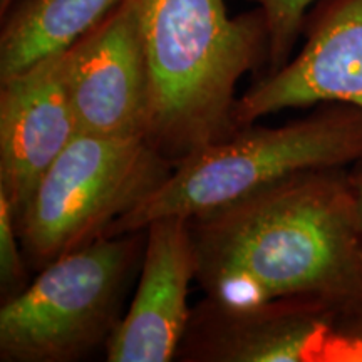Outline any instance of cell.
Masks as SVG:
<instances>
[{
	"label": "cell",
	"instance_id": "obj_2",
	"mask_svg": "<svg viewBox=\"0 0 362 362\" xmlns=\"http://www.w3.org/2000/svg\"><path fill=\"white\" fill-rule=\"evenodd\" d=\"M148 74L146 139L173 165L232 136L235 90L269 61L259 8L232 17L225 0H138Z\"/></svg>",
	"mask_w": 362,
	"mask_h": 362
},
{
	"label": "cell",
	"instance_id": "obj_13",
	"mask_svg": "<svg viewBox=\"0 0 362 362\" xmlns=\"http://www.w3.org/2000/svg\"><path fill=\"white\" fill-rule=\"evenodd\" d=\"M24 255L16 215L7 198L0 194V284L4 302L27 287V262Z\"/></svg>",
	"mask_w": 362,
	"mask_h": 362
},
{
	"label": "cell",
	"instance_id": "obj_9",
	"mask_svg": "<svg viewBox=\"0 0 362 362\" xmlns=\"http://www.w3.org/2000/svg\"><path fill=\"white\" fill-rule=\"evenodd\" d=\"M197 260L189 220L163 216L144 228L141 274L129 309L106 344L110 362H166L178 356L192 312Z\"/></svg>",
	"mask_w": 362,
	"mask_h": 362
},
{
	"label": "cell",
	"instance_id": "obj_8",
	"mask_svg": "<svg viewBox=\"0 0 362 362\" xmlns=\"http://www.w3.org/2000/svg\"><path fill=\"white\" fill-rule=\"evenodd\" d=\"M66 83L81 133L146 138L148 74L138 0H119L101 24L66 49Z\"/></svg>",
	"mask_w": 362,
	"mask_h": 362
},
{
	"label": "cell",
	"instance_id": "obj_4",
	"mask_svg": "<svg viewBox=\"0 0 362 362\" xmlns=\"http://www.w3.org/2000/svg\"><path fill=\"white\" fill-rule=\"evenodd\" d=\"M173 168L144 136L79 133L42 176L17 218L27 260L40 270L57 257L106 237Z\"/></svg>",
	"mask_w": 362,
	"mask_h": 362
},
{
	"label": "cell",
	"instance_id": "obj_3",
	"mask_svg": "<svg viewBox=\"0 0 362 362\" xmlns=\"http://www.w3.org/2000/svg\"><path fill=\"white\" fill-rule=\"evenodd\" d=\"M362 163V110L327 103L277 128H242L171 170L106 237L143 232L163 216L194 220L216 214L302 173Z\"/></svg>",
	"mask_w": 362,
	"mask_h": 362
},
{
	"label": "cell",
	"instance_id": "obj_5",
	"mask_svg": "<svg viewBox=\"0 0 362 362\" xmlns=\"http://www.w3.org/2000/svg\"><path fill=\"white\" fill-rule=\"evenodd\" d=\"M143 232L101 237L42 267L0 310V356L8 362H66L107 344Z\"/></svg>",
	"mask_w": 362,
	"mask_h": 362
},
{
	"label": "cell",
	"instance_id": "obj_14",
	"mask_svg": "<svg viewBox=\"0 0 362 362\" xmlns=\"http://www.w3.org/2000/svg\"><path fill=\"white\" fill-rule=\"evenodd\" d=\"M351 181H352V188H354L357 210H359V218L362 225V163L356 165L354 170L351 171Z\"/></svg>",
	"mask_w": 362,
	"mask_h": 362
},
{
	"label": "cell",
	"instance_id": "obj_12",
	"mask_svg": "<svg viewBox=\"0 0 362 362\" xmlns=\"http://www.w3.org/2000/svg\"><path fill=\"white\" fill-rule=\"evenodd\" d=\"M259 8L269 34V72L292 57L302 37L305 17L317 0H245Z\"/></svg>",
	"mask_w": 362,
	"mask_h": 362
},
{
	"label": "cell",
	"instance_id": "obj_1",
	"mask_svg": "<svg viewBox=\"0 0 362 362\" xmlns=\"http://www.w3.org/2000/svg\"><path fill=\"white\" fill-rule=\"evenodd\" d=\"M189 228L208 304L317 298L362 310V225L346 168L293 176Z\"/></svg>",
	"mask_w": 362,
	"mask_h": 362
},
{
	"label": "cell",
	"instance_id": "obj_7",
	"mask_svg": "<svg viewBox=\"0 0 362 362\" xmlns=\"http://www.w3.org/2000/svg\"><path fill=\"white\" fill-rule=\"evenodd\" d=\"M300 51L238 98L237 129L296 107L342 103L362 110V0H317Z\"/></svg>",
	"mask_w": 362,
	"mask_h": 362
},
{
	"label": "cell",
	"instance_id": "obj_10",
	"mask_svg": "<svg viewBox=\"0 0 362 362\" xmlns=\"http://www.w3.org/2000/svg\"><path fill=\"white\" fill-rule=\"evenodd\" d=\"M0 86V194L17 220L81 129L67 93L66 51Z\"/></svg>",
	"mask_w": 362,
	"mask_h": 362
},
{
	"label": "cell",
	"instance_id": "obj_6",
	"mask_svg": "<svg viewBox=\"0 0 362 362\" xmlns=\"http://www.w3.org/2000/svg\"><path fill=\"white\" fill-rule=\"evenodd\" d=\"M178 356L216 362L359 361L362 310L317 298H282L245 310L203 300L192 312Z\"/></svg>",
	"mask_w": 362,
	"mask_h": 362
},
{
	"label": "cell",
	"instance_id": "obj_15",
	"mask_svg": "<svg viewBox=\"0 0 362 362\" xmlns=\"http://www.w3.org/2000/svg\"><path fill=\"white\" fill-rule=\"evenodd\" d=\"M13 2H16V0H0V13L4 16V13H6L8 8L12 7Z\"/></svg>",
	"mask_w": 362,
	"mask_h": 362
},
{
	"label": "cell",
	"instance_id": "obj_11",
	"mask_svg": "<svg viewBox=\"0 0 362 362\" xmlns=\"http://www.w3.org/2000/svg\"><path fill=\"white\" fill-rule=\"evenodd\" d=\"M117 4L119 0H16L2 16L0 83L69 49Z\"/></svg>",
	"mask_w": 362,
	"mask_h": 362
}]
</instances>
